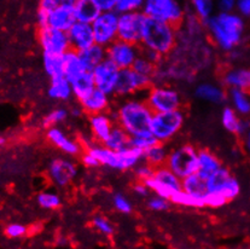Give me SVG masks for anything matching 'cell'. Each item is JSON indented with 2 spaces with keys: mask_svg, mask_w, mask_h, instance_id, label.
<instances>
[{
  "mask_svg": "<svg viewBox=\"0 0 250 249\" xmlns=\"http://www.w3.org/2000/svg\"><path fill=\"white\" fill-rule=\"evenodd\" d=\"M109 114L113 116L115 123L122 127L131 137L150 134V124L154 111L143 98L132 97L121 98L116 106H111Z\"/></svg>",
  "mask_w": 250,
  "mask_h": 249,
  "instance_id": "1",
  "label": "cell"
},
{
  "mask_svg": "<svg viewBox=\"0 0 250 249\" xmlns=\"http://www.w3.org/2000/svg\"><path fill=\"white\" fill-rule=\"evenodd\" d=\"M203 24L214 45L225 52H231L241 44L246 29L243 17L233 11H219Z\"/></svg>",
  "mask_w": 250,
  "mask_h": 249,
  "instance_id": "2",
  "label": "cell"
},
{
  "mask_svg": "<svg viewBox=\"0 0 250 249\" xmlns=\"http://www.w3.org/2000/svg\"><path fill=\"white\" fill-rule=\"evenodd\" d=\"M177 44L178 27L152 17L145 19L140 46L154 50L162 57H167L174 51Z\"/></svg>",
  "mask_w": 250,
  "mask_h": 249,
  "instance_id": "3",
  "label": "cell"
},
{
  "mask_svg": "<svg viewBox=\"0 0 250 249\" xmlns=\"http://www.w3.org/2000/svg\"><path fill=\"white\" fill-rule=\"evenodd\" d=\"M185 118V113L182 108L163 113H154L150 124V132L157 142L167 144L182 131Z\"/></svg>",
  "mask_w": 250,
  "mask_h": 249,
  "instance_id": "4",
  "label": "cell"
},
{
  "mask_svg": "<svg viewBox=\"0 0 250 249\" xmlns=\"http://www.w3.org/2000/svg\"><path fill=\"white\" fill-rule=\"evenodd\" d=\"M144 100L154 113L180 109L183 98L179 91L167 83H152L144 93Z\"/></svg>",
  "mask_w": 250,
  "mask_h": 249,
  "instance_id": "5",
  "label": "cell"
},
{
  "mask_svg": "<svg viewBox=\"0 0 250 249\" xmlns=\"http://www.w3.org/2000/svg\"><path fill=\"white\" fill-rule=\"evenodd\" d=\"M166 166L179 178L198 172V149L190 143H184L169 149Z\"/></svg>",
  "mask_w": 250,
  "mask_h": 249,
  "instance_id": "6",
  "label": "cell"
},
{
  "mask_svg": "<svg viewBox=\"0 0 250 249\" xmlns=\"http://www.w3.org/2000/svg\"><path fill=\"white\" fill-rule=\"evenodd\" d=\"M142 11L146 17L168 22L179 28L185 19V10L178 0H145Z\"/></svg>",
  "mask_w": 250,
  "mask_h": 249,
  "instance_id": "7",
  "label": "cell"
},
{
  "mask_svg": "<svg viewBox=\"0 0 250 249\" xmlns=\"http://www.w3.org/2000/svg\"><path fill=\"white\" fill-rule=\"evenodd\" d=\"M152 83H154L152 78L139 74L132 68L120 69L114 97L127 98L132 97V96H138L140 92L145 93V91Z\"/></svg>",
  "mask_w": 250,
  "mask_h": 249,
  "instance_id": "8",
  "label": "cell"
},
{
  "mask_svg": "<svg viewBox=\"0 0 250 249\" xmlns=\"http://www.w3.org/2000/svg\"><path fill=\"white\" fill-rule=\"evenodd\" d=\"M79 175L78 164L71 156L55 157L47 165V177L56 187H68Z\"/></svg>",
  "mask_w": 250,
  "mask_h": 249,
  "instance_id": "9",
  "label": "cell"
},
{
  "mask_svg": "<svg viewBox=\"0 0 250 249\" xmlns=\"http://www.w3.org/2000/svg\"><path fill=\"white\" fill-rule=\"evenodd\" d=\"M145 183L151 190L152 195H157L167 200H170L175 192L182 190V178L170 171L166 165L155 168L152 178Z\"/></svg>",
  "mask_w": 250,
  "mask_h": 249,
  "instance_id": "10",
  "label": "cell"
},
{
  "mask_svg": "<svg viewBox=\"0 0 250 249\" xmlns=\"http://www.w3.org/2000/svg\"><path fill=\"white\" fill-rule=\"evenodd\" d=\"M145 19H146V16H145L142 10L140 11H129L120 14L117 39L140 45Z\"/></svg>",
  "mask_w": 250,
  "mask_h": 249,
  "instance_id": "11",
  "label": "cell"
},
{
  "mask_svg": "<svg viewBox=\"0 0 250 249\" xmlns=\"http://www.w3.org/2000/svg\"><path fill=\"white\" fill-rule=\"evenodd\" d=\"M119 12L116 10L102 11L92 23L94 39L97 44L106 47L117 39V28H119Z\"/></svg>",
  "mask_w": 250,
  "mask_h": 249,
  "instance_id": "12",
  "label": "cell"
},
{
  "mask_svg": "<svg viewBox=\"0 0 250 249\" xmlns=\"http://www.w3.org/2000/svg\"><path fill=\"white\" fill-rule=\"evenodd\" d=\"M38 42H39L42 53L64 55L68 50L71 49L68 33L64 32V30L48 27V25L39 27Z\"/></svg>",
  "mask_w": 250,
  "mask_h": 249,
  "instance_id": "13",
  "label": "cell"
},
{
  "mask_svg": "<svg viewBox=\"0 0 250 249\" xmlns=\"http://www.w3.org/2000/svg\"><path fill=\"white\" fill-rule=\"evenodd\" d=\"M140 45L116 39L106 46V58L116 64L120 69L132 68L133 63L140 56Z\"/></svg>",
  "mask_w": 250,
  "mask_h": 249,
  "instance_id": "14",
  "label": "cell"
},
{
  "mask_svg": "<svg viewBox=\"0 0 250 249\" xmlns=\"http://www.w3.org/2000/svg\"><path fill=\"white\" fill-rule=\"evenodd\" d=\"M46 139L50 142L51 145H53L67 156L78 157L81 156V154L85 151V146L83 145L81 141L71 138L67 132L61 128L60 126L46 128Z\"/></svg>",
  "mask_w": 250,
  "mask_h": 249,
  "instance_id": "15",
  "label": "cell"
},
{
  "mask_svg": "<svg viewBox=\"0 0 250 249\" xmlns=\"http://www.w3.org/2000/svg\"><path fill=\"white\" fill-rule=\"evenodd\" d=\"M94 85L98 90L103 91L106 95L114 97L115 87H116L117 78H119L120 68L114 64L110 60L105 58L102 63H99L93 70Z\"/></svg>",
  "mask_w": 250,
  "mask_h": 249,
  "instance_id": "16",
  "label": "cell"
},
{
  "mask_svg": "<svg viewBox=\"0 0 250 249\" xmlns=\"http://www.w3.org/2000/svg\"><path fill=\"white\" fill-rule=\"evenodd\" d=\"M67 33L69 37V42H70V47L73 50L78 51V52L86 50L96 42L92 23L76 21L75 23L71 25V28Z\"/></svg>",
  "mask_w": 250,
  "mask_h": 249,
  "instance_id": "17",
  "label": "cell"
},
{
  "mask_svg": "<svg viewBox=\"0 0 250 249\" xmlns=\"http://www.w3.org/2000/svg\"><path fill=\"white\" fill-rule=\"evenodd\" d=\"M115 120L109 111L99 114H92L88 115L87 124L90 134L96 143H104L108 136L110 134L111 129L115 126Z\"/></svg>",
  "mask_w": 250,
  "mask_h": 249,
  "instance_id": "18",
  "label": "cell"
},
{
  "mask_svg": "<svg viewBox=\"0 0 250 249\" xmlns=\"http://www.w3.org/2000/svg\"><path fill=\"white\" fill-rule=\"evenodd\" d=\"M76 22L74 5L62 2L58 6L53 7L48 11L47 25L48 27L56 28V29L68 32L71 25Z\"/></svg>",
  "mask_w": 250,
  "mask_h": 249,
  "instance_id": "19",
  "label": "cell"
},
{
  "mask_svg": "<svg viewBox=\"0 0 250 249\" xmlns=\"http://www.w3.org/2000/svg\"><path fill=\"white\" fill-rule=\"evenodd\" d=\"M78 102L87 116L92 114L105 113L111 109V96L106 95L97 87Z\"/></svg>",
  "mask_w": 250,
  "mask_h": 249,
  "instance_id": "20",
  "label": "cell"
},
{
  "mask_svg": "<svg viewBox=\"0 0 250 249\" xmlns=\"http://www.w3.org/2000/svg\"><path fill=\"white\" fill-rule=\"evenodd\" d=\"M221 124L226 131L236 136H244L250 128V121L242 119L232 106H224L220 115Z\"/></svg>",
  "mask_w": 250,
  "mask_h": 249,
  "instance_id": "21",
  "label": "cell"
},
{
  "mask_svg": "<svg viewBox=\"0 0 250 249\" xmlns=\"http://www.w3.org/2000/svg\"><path fill=\"white\" fill-rule=\"evenodd\" d=\"M195 97L197 100L207 102V103L221 105L229 100L228 92L223 86L213 83H201L195 87Z\"/></svg>",
  "mask_w": 250,
  "mask_h": 249,
  "instance_id": "22",
  "label": "cell"
},
{
  "mask_svg": "<svg viewBox=\"0 0 250 249\" xmlns=\"http://www.w3.org/2000/svg\"><path fill=\"white\" fill-rule=\"evenodd\" d=\"M85 150H87L90 154L93 155L98 160V162L101 164V167H106L109 169L119 171V151H114V150L106 148L104 144L96 143V142H92L87 146H85Z\"/></svg>",
  "mask_w": 250,
  "mask_h": 249,
  "instance_id": "23",
  "label": "cell"
},
{
  "mask_svg": "<svg viewBox=\"0 0 250 249\" xmlns=\"http://www.w3.org/2000/svg\"><path fill=\"white\" fill-rule=\"evenodd\" d=\"M226 88H239L250 95V68H232L226 70L221 78Z\"/></svg>",
  "mask_w": 250,
  "mask_h": 249,
  "instance_id": "24",
  "label": "cell"
},
{
  "mask_svg": "<svg viewBox=\"0 0 250 249\" xmlns=\"http://www.w3.org/2000/svg\"><path fill=\"white\" fill-rule=\"evenodd\" d=\"M48 98L57 102H69L74 98L70 81L64 75L52 78L47 88Z\"/></svg>",
  "mask_w": 250,
  "mask_h": 249,
  "instance_id": "25",
  "label": "cell"
},
{
  "mask_svg": "<svg viewBox=\"0 0 250 249\" xmlns=\"http://www.w3.org/2000/svg\"><path fill=\"white\" fill-rule=\"evenodd\" d=\"M76 21L93 23L94 20L102 14V9L97 0H76L74 4Z\"/></svg>",
  "mask_w": 250,
  "mask_h": 249,
  "instance_id": "26",
  "label": "cell"
},
{
  "mask_svg": "<svg viewBox=\"0 0 250 249\" xmlns=\"http://www.w3.org/2000/svg\"><path fill=\"white\" fill-rule=\"evenodd\" d=\"M63 58H64V76L69 81L88 70L83 63V58H81L80 52H78V51L73 49L68 50L63 55Z\"/></svg>",
  "mask_w": 250,
  "mask_h": 249,
  "instance_id": "27",
  "label": "cell"
},
{
  "mask_svg": "<svg viewBox=\"0 0 250 249\" xmlns=\"http://www.w3.org/2000/svg\"><path fill=\"white\" fill-rule=\"evenodd\" d=\"M182 189L190 194L202 195L205 196L208 191V175L203 174L202 172H196L182 179Z\"/></svg>",
  "mask_w": 250,
  "mask_h": 249,
  "instance_id": "28",
  "label": "cell"
},
{
  "mask_svg": "<svg viewBox=\"0 0 250 249\" xmlns=\"http://www.w3.org/2000/svg\"><path fill=\"white\" fill-rule=\"evenodd\" d=\"M168 154H169V149H168L167 144L156 142L154 145L143 152V161L157 168V167L165 166L167 162Z\"/></svg>",
  "mask_w": 250,
  "mask_h": 249,
  "instance_id": "29",
  "label": "cell"
},
{
  "mask_svg": "<svg viewBox=\"0 0 250 249\" xmlns=\"http://www.w3.org/2000/svg\"><path fill=\"white\" fill-rule=\"evenodd\" d=\"M71 87H73V95L76 101L81 100L86 95L91 92L93 88H96L94 85V78L92 70H86L83 74L76 76L75 79L70 81Z\"/></svg>",
  "mask_w": 250,
  "mask_h": 249,
  "instance_id": "30",
  "label": "cell"
},
{
  "mask_svg": "<svg viewBox=\"0 0 250 249\" xmlns=\"http://www.w3.org/2000/svg\"><path fill=\"white\" fill-rule=\"evenodd\" d=\"M170 202H172V205L179 206V207L184 208H190V209H202V208H206L205 196L190 194V192L185 191L183 189L173 195Z\"/></svg>",
  "mask_w": 250,
  "mask_h": 249,
  "instance_id": "31",
  "label": "cell"
},
{
  "mask_svg": "<svg viewBox=\"0 0 250 249\" xmlns=\"http://www.w3.org/2000/svg\"><path fill=\"white\" fill-rule=\"evenodd\" d=\"M129 141H131V136L120 124H115L110 134L103 144L106 148L114 150V151H120V150L129 146Z\"/></svg>",
  "mask_w": 250,
  "mask_h": 249,
  "instance_id": "32",
  "label": "cell"
},
{
  "mask_svg": "<svg viewBox=\"0 0 250 249\" xmlns=\"http://www.w3.org/2000/svg\"><path fill=\"white\" fill-rule=\"evenodd\" d=\"M229 100L231 102V106L241 116L250 115V100L249 93L239 88H229Z\"/></svg>",
  "mask_w": 250,
  "mask_h": 249,
  "instance_id": "33",
  "label": "cell"
},
{
  "mask_svg": "<svg viewBox=\"0 0 250 249\" xmlns=\"http://www.w3.org/2000/svg\"><path fill=\"white\" fill-rule=\"evenodd\" d=\"M80 56L87 69L93 70L99 63H102L106 58V47L94 42L92 46L81 51Z\"/></svg>",
  "mask_w": 250,
  "mask_h": 249,
  "instance_id": "34",
  "label": "cell"
},
{
  "mask_svg": "<svg viewBox=\"0 0 250 249\" xmlns=\"http://www.w3.org/2000/svg\"><path fill=\"white\" fill-rule=\"evenodd\" d=\"M198 166H200L198 171L209 177L214 172L218 171L223 166V164L214 152L208 149H202L198 150Z\"/></svg>",
  "mask_w": 250,
  "mask_h": 249,
  "instance_id": "35",
  "label": "cell"
},
{
  "mask_svg": "<svg viewBox=\"0 0 250 249\" xmlns=\"http://www.w3.org/2000/svg\"><path fill=\"white\" fill-rule=\"evenodd\" d=\"M42 67L50 79L64 75V58L63 55L42 53Z\"/></svg>",
  "mask_w": 250,
  "mask_h": 249,
  "instance_id": "36",
  "label": "cell"
},
{
  "mask_svg": "<svg viewBox=\"0 0 250 249\" xmlns=\"http://www.w3.org/2000/svg\"><path fill=\"white\" fill-rule=\"evenodd\" d=\"M119 156V171L121 172L133 171L134 167H136L139 162L143 161V152L136 148H132V146H127V148L120 150Z\"/></svg>",
  "mask_w": 250,
  "mask_h": 249,
  "instance_id": "37",
  "label": "cell"
},
{
  "mask_svg": "<svg viewBox=\"0 0 250 249\" xmlns=\"http://www.w3.org/2000/svg\"><path fill=\"white\" fill-rule=\"evenodd\" d=\"M37 203L45 210H55L62 206V199L55 190H44L37 196Z\"/></svg>",
  "mask_w": 250,
  "mask_h": 249,
  "instance_id": "38",
  "label": "cell"
},
{
  "mask_svg": "<svg viewBox=\"0 0 250 249\" xmlns=\"http://www.w3.org/2000/svg\"><path fill=\"white\" fill-rule=\"evenodd\" d=\"M69 118H70V111H69V109L65 108V106H58V108L52 109V110L46 114L44 119H42V124L45 128L53 126H61Z\"/></svg>",
  "mask_w": 250,
  "mask_h": 249,
  "instance_id": "39",
  "label": "cell"
},
{
  "mask_svg": "<svg viewBox=\"0 0 250 249\" xmlns=\"http://www.w3.org/2000/svg\"><path fill=\"white\" fill-rule=\"evenodd\" d=\"M192 12L202 22L210 19L215 11V2L214 0H190Z\"/></svg>",
  "mask_w": 250,
  "mask_h": 249,
  "instance_id": "40",
  "label": "cell"
},
{
  "mask_svg": "<svg viewBox=\"0 0 250 249\" xmlns=\"http://www.w3.org/2000/svg\"><path fill=\"white\" fill-rule=\"evenodd\" d=\"M231 175V171H229L228 167L221 166L218 171L214 172L213 174H210L208 177V191H220L223 185L225 184L226 180Z\"/></svg>",
  "mask_w": 250,
  "mask_h": 249,
  "instance_id": "41",
  "label": "cell"
},
{
  "mask_svg": "<svg viewBox=\"0 0 250 249\" xmlns=\"http://www.w3.org/2000/svg\"><path fill=\"white\" fill-rule=\"evenodd\" d=\"M91 225L99 235L105 236V237H111L115 232V228L113 225V223L105 218L104 215L97 214L92 218L91 220Z\"/></svg>",
  "mask_w": 250,
  "mask_h": 249,
  "instance_id": "42",
  "label": "cell"
},
{
  "mask_svg": "<svg viewBox=\"0 0 250 249\" xmlns=\"http://www.w3.org/2000/svg\"><path fill=\"white\" fill-rule=\"evenodd\" d=\"M132 69L136 70L139 74H143L145 76H150V78H154L155 73H156L157 64L152 63L151 61H149L147 58H145L144 56L140 55L137 58L136 62L132 65Z\"/></svg>",
  "mask_w": 250,
  "mask_h": 249,
  "instance_id": "43",
  "label": "cell"
},
{
  "mask_svg": "<svg viewBox=\"0 0 250 249\" xmlns=\"http://www.w3.org/2000/svg\"><path fill=\"white\" fill-rule=\"evenodd\" d=\"M219 192L223 194L229 202V201L237 199V197L239 196V194H241V183H239V180L232 174L231 177L226 180V183L223 185V187H221V190Z\"/></svg>",
  "mask_w": 250,
  "mask_h": 249,
  "instance_id": "44",
  "label": "cell"
},
{
  "mask_svg": "<svg viewBox=\"0 0 250 249\" xmlns=\"http://www.w3.org/2000/svg\"><path fill=\"white\" fill-rule=\"evenodd\" d=\"M156 142H157L156 138H155L151 133L143 134V136L131 137V141H129V146H132V148H136L138 150H140L142 152H144L145 150L149 149L150 146L154 145Z\"/></svg>",
  "mask_w": 250,
  "mask_h": 249,
  "instance_id": "45",
  "label": "cell"
},
{
  "mask_svg": "<svg viewBox=\"0 0 250 249\" xmlns=\"http://www.w3.org/2000/svg\"><path fill=\"white\" fill-rule=\"evenodd\" d=\"M113 206L115 209L121 214H131L132 210H133V205H132L131 201L121 192H117L113 196Z\"/></svg>",
  "mask_w": 250,
  "mask_h": 249,
  "instance_id": "46",
  "label": "cell"
},
{
  "mask_svg": "<svg viewBox=\"0 0 250 249\" xmlns=\"http://www.w3.org/2000/svg\"><path fill=\"white\" fill-rule=\"evenodd\" d=\"M205 201L206 207L211 208V209H219V208L228 205L229 202V200L223 194L216 191H207L205 195Z\"/></svg>",
  "mask_w": 250,
  "mask_h": 249,
  "instance_id": "47",
  "label": "cell"
},
{
  "mask_svg": "<svg viewBox=\"0 0 250 249\" xmlns=\"http://www.w3.org/2000/svg\"><path fill=\"white\" fill-rule=\"evenodd\" d=\"M154 173L155 167L146 164L145 161L139 162V164L133 168L134 178H136V180H140V182H146V180H149L150 178H152Z\"/></svg>",
  "mask_w": 250,
  "mask_h": 249,
  "instance_id": "48",
  "label": "cell"
},
{
  "mask_svg": "<svg viewBox=\"0 0 250 249\" xmlns=\"http://www.w3.org/2000/svg\"><path fill=\"white\" fill-rule=\"evenodd\" d=\"M170 205H172L170 200L157 196V195H154V196H150L146 199L147 208L154 210V212H166V210L169 209Z\"/></svg>",
  "mask_w": 250,
  "mask_h": 249,
  "instance_id": "49",
  "label": "cell"
},
{
  "mask_svg": "<svg viewBox=\"0 0 250 249\" xmlns=\"http://www.w3.org/2000/svg\"><path fill=\"white\" fill-rule=\"evenodd\" d=\"M145 0H117L116 11L119 14L129 11H140L144 6Z\"/></svg>",
  "mask_w": 250,
  "mask_h": 249,
  "instance_id": "50",
  "label": "cell"
},
{
  "mask_svg": "<svg viewBox=\"0 0 250 249\" xmlns=\"http://www.w3.org/2000/svg\"><path fill=\"white\" fill-rule=\"evenodd\" d=\"M28 233L27 226L20 223H12L5 228V235L10 238H21Z\"/></svg>",
  "mask_w": 250,
  "mask_h": 249,
  "instance_id": "51",
  "label": "cell"
},
{
  "mask_svg": "<svg viewBox=\"0 0 250 249\" xmlns=\"http://www.w3.org/2000/svg\"><path fill=\"white\" fill-rule=\"evenodd\" d=\"M132 191L133 194L138 197H142V199H147L152 195L151 190L149 189V187L146 185L145 182H140V180H136L132 185Z\"/></svg>",
  "mask_w": 250,
  "mask_h": 249,
  "instance_id": "52",
  "label": "cell"
},
{
  "mask_svg": "<svg viewBox=\"0 0 250 249\" xmlns=\"http://www.w3.org/2000/svg\"><path fill=\"white\" fill-rule=\"evenodd\" d=\"M80 157L81 164H83V166L86 167V168H98V167H101V164L98 162V160H97L93 155L90 154L87 150H85V151L81 154Z\"/></svg>",
  "mask_w": 250,
  "mask_h": 249,
  "instance_id": "53",
  "label": "cell"
},
{
  "mask_svg": "<svg viewBox=\"0 0 250 249\" xmlns=\"http://www.w3.org/2000/svg\"><path fill=\"white\" fill-rule=\"evenodd\" d=\"M140 47H142V46H140ZM140 55H143L145 58H147V60L151 61L152 63H155V64H157V65H159L160 63L162 62L163 58H165V57H162V56H161L159 52H156V51L150 50V49H145V47H142Z\"/></svg>",
  "mask_w": 250,
  "mask_h": 249,
  "instance_id": "54",
  "label": "cell"
},
{
  "mask_svg": "<svg viewBox=\"0 0 250 249\" xmlns=\"http://www.w3.org/2000/svg\"><path fill=\"white\" fill-rule=\"evenodd\" d=\"M237 14L242 17L250 19V0H237L236 2Z\"/></svg>",
  "mask_w": 250,
  "mask_h": 249,
  "instance_id": "55",
  "label": "cell"
},
{
  "mask_svg": "<svg viewBox=\"0 0 250 249\" xmlns=\"http://www.w3.org/2000/svg\"><path fill=\"white\" fill-rule=\"evenodd\" d=\"M237 0H218L216 6L219 11L223 12H232L236 10Z\"/></svg>",
  "mask_w": 250,
  "mask_h": 249,
  "instance_id": "56",
  "label": "cell"
},
{
  "mask_svg": "<svg viewBox=\"0 0 250 249\" xmlns=\"http://www.w3.org/2000/svg\"><path fill=\"white\" fill-rule=\"evenodd\" d=\"M48 11H50V10L44 9V7H39V9H38L37 22L39 27H46V25H47Z\"/></svg>",
  "mask_w": 250,
  "mask_h": 249,
  "instance_id": "57",
  "label": "cell"
},
{
  "mask_svg": "<svg viewBox=\"0 0 250 249\" xmlns=\"http://www.w3.org/2000/svg\"><path fill=\"white\" fill-rule=\"evenodd\" d=\"M102 11H111L116 9L117 0H97Z\"/></svg>",
  "mask_w": 250,
  "mask_h": 249,
  "instance_id": "58",
  "label": "cell"
},
{
  "mask_svg": "<svg viewBox=\"0 0 250 249\" xmlns=\"http://www.w3.org/2000/svg\"><path fill=\"white\" fill-rule=\"evenodd\" d=\"M63 0H39V7H44V9L51 10L53 7L58 6L62 4Z\"/></svg>",
  "mask_w": 250,
  "mask_h": 249,
  "instance_id": "59",
  "label": "cell"
},
{
  "mask_svg": "<svg viewBox=\"0 0 250 249\" xmlns=\"http://www.w3.org/2000/svg\"><path fill=\"white\" fill-rule=\"evenodd\" d=\"M69 111H70V116H73V118H81V116L83 115V108H81V105L80 104H79V102H78V105H74V106H71L70 109H69Z\"/></svg>",
  "mask_w": 250,
  "mask_h": 249,
  "instance_id": "60",
  "label": "cell"
},
{
  "mask_svg": "<svg viewBox=\"0 0 250 249\" xmlns=\"http://www.w3.org/2000/svg\"><path fill=\"white\" fill-rule=\"evenodd\" d=\"M244 137H246V139H244V148H246L248 154L250 155V128L249 131L244 134Z\"/></svg>",
  "mask_w": 250,
  "mask_h": 249,
  "instance_id": "61",
  "label": "cell"
},
{
  "mask_svg": "<svg viewBox=\"0 0 250 249\" xmlns=\"http://www.w3.org/2000/svg\"><path fill=\"white\" fill-rule=\"evenodd\" d=\"M5 144H6V138H5L4 136H0V148L4 146Z\"/></svg>",
  "mask_w": 250,
  "mask_h": 249,
  "instance_id": "62",
  "label": "cell"
},
{
  "mask_svg": "<svg viewBox=\"0 0 250 249\" xmlns=\"http://www.w3.org/2000/svg\"><path fill=\"white\" fill-rule=\"evenodd\" d=\"M0 73H1V68H0Z\"/></svg>",
  "mask_w": 250,
  "mask_h": 249,
  "instance_id": "63",
  "label": "cell"
}]
</instances>
